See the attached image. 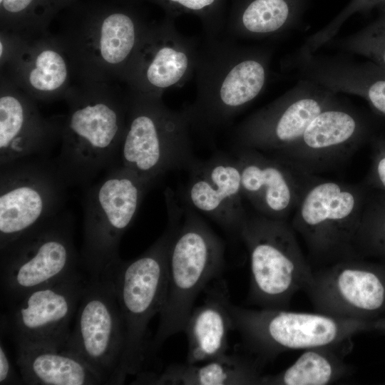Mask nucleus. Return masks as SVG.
<instances>
[{
	"label": "nucleus",
	"instance_id": "obj_1",
	"mask_svg": "<svg viewBox=\"0 0 385 385\" xmlns=\"http://www.w3.org/2000/svg\"><path fill=\"white\" fill-rule=\"evenodd\" d=\"M64 99L68 113L56 159L70 187H87L101 173L120 163L128 90L122 92L108 83L78 81Z\"/></svg>",
	"mask_w": 385,
	"mask_h": 385
},
{
	"label": "nucleus",
	"instance_id": "obj_2",
	"mask_svg": "<svg viewBox=\"0 0 385 385\" xmlns=\"http://www.w3.org/2000/svg\"><path fill=\"white\" fill-rule=\"evenodd\" d=\"M271 52L231 38L209 39L200 48L197 93L186 109L192 126L225 125L255 101L267 83Z\"/></svg>",
	"mask_w": 385,
	"mask_h": 385
},
{
	"label": "nucleus",
	"instance_id": "obj_3",
	"mask_svg": "<svg viewBox=\"0 0 385 385\" xmlns=\"http://www.w3.org/2000/svg\"><path fill=\"white\" fill-rule=\"evenodd\" d=\"M224 265V243L186 202L169 246L165 297L149 354L183 332L197 297L217 277Z\"/></svg>",
	"mask_w": 385,
	"mask_h": 385
},
{
	"label": "nucleus",
	"instance_id": "obj_4",
	"mask_svg": "<svg viewBox=\"0 0 385 385\" xmlns=\"http://www.w3.org/2000/svg\"><path fill=\"white\" fill-rule=\"evenodd\" d=\"M164 233L143 253L120 260L112 274L125 331V347L115 384L139 374L149 355L150 321L160 313L167 287L168 255L180 220L168 215Z\"/></svg>",
	"mask_w": 385,
	"mask_h": 385
},
{
	"label": "nucleus",
	"instance_id": "obj_5",
	"mask_svg": "<svg viewBox=\"0 0 385 385\" xmlns=\"http://www.w3.org/2000/svg\"><path fill=\"white\" fill-rule=\"evenodd\" d=\"M157 183L120 163L87 186L83 197L82 269L92 277L113 274L120 262L119 245L134 221L146 193Z\"/></svg>",
	"mask_w": 385,
	"mask_h": 385
},
{
	"label": "nucleus",
	"instance_id": "obj_6",
	"mask_svg": "<svg viewBox=\"0 0 385 385\" xmlns=\"http://www.w3.org/2000/svg\"><path fill=\"white\" fill-rule=\"evenodd\" d=\"M150 25L131 7H112L70 21L58 36L79 82L125 83Z\"/></svg>",
	"mask_w": 385,
	"mask_h": 385
},
{
	"label": "nucleus",
	"instance_id": "obj_7",
	"mask_svg": "<svg viewBox=\"0 0 385 385\" xmlns=\"http://www.w3.org/2000/svg\"><path fill=\"white\" fill-rule=\"evenodd\" d=\"M126 128L120 163L139 176L158 183L167 172L189 170L196 161L186 109L166 106L162 97L128 89Z\"/></svg>",
	"mask_w": 385,
	"mask_h": 385
},
{
	"label": "nucleus",
	"instance_id": "obj_8",
	"mask_svg": "<svg viewBox=\"0 0 385 385\" xmlns=\"http://www.w3.org/2000/svg\"><path fill=\"white\" fill-rule=\"evenodd\" d=\"M238 236L248 252V301L264 309H287L303 290L313 268L286 220L248 215Z\"/></svg>",
	"mask_w": 385,
	"mask_h": 385
},
{
	"label": "nucleus",
	"instance_id": "obj_9",
	"mask_svg": "<svg viewBox=\"0 0 385 385\" xmlns=\"http://www.w3.org/2000/svg\"><path fill=\"white\" fill-rule=\"evenodd\" d=\"M75 219L63 210L0 249V285L6 306L82 269Z\"/></svg>",
	"mask_w": 385,
	"mask_h": 385
},
{
	"label": "nucleus",
	"instance_id": "obj_10",
	"mask_svg": "<svg viewBox=\"0 0 385 385\" xmlns=\"http://www.w3.org/2000/svg\"><path fill=\"white\" fill-rule=\"evenodd\" d=\"M230 311L234 330L240 334L245 349L262 364L287 351L343 345L354 335L372 329L369 322L317 312L252 309L232 302Z\"/></svg>",
	"mask_w": 385,
	"mask_h": 385
},
{
	"label": "nucleus",
	"instance_id": "obj_11",
	"mask_svg": "<svg viewBox=\"0 0 385 385\" xmlns=\"http://www.w3.org/2000/svg\"><path fill=\"white\" fill-rule=\"evenodd\" d=\"M369 192L361 185L320 178L308 188L291 225L302 237L310 264L323 267L359 258L354 241Z\"/></svg>",
	"mask_w": 385,
	"mask_h": 385
},
{
	"label": "nucleus",
	"instance_id": "obj_12",
	"mask_svg": "<svg viewBox=\"0 0 385 385\" xmlns=\"http://www.w3.org/2000/svg\"><path fill=\"white\" fill-rule=\"evenodd\" d=\"M70 187L56 158L0 165V249L63 210Z\"/></svg>",
	"mask_w": 385,
	"mask_h": 385
},
{
	"label": "nucleus",
	"instance_id": "obj_13",
	"mask_svg": "<svg viewBox=\"0 0 385 385\" xmlns=\"http://www.w3.org/2000/svg\"><path fill=\"white\" fill-rule=\"evenodd\" d=\"M73 320L63 349L86 362L104 384H115L125 331L112 274L89 276Z\"/></svg>",
	"mask_w": 385,
	"mask_h": 385
},
{
	"label": "nucleus",
	"instance_id": "obj_14",
	"mask_svg": "<svg viewBox=\"0 0 385 385\" xmlns=\"http://www.w3.org/2000/svg\"><path fill=\"white\" fill-rule=\"evenodd\" d=\"M303 291L317 312L371 324L385 317V266L362 258L313 270Z\"/></svg>",
	"mask_w": 385,
	"mask_h": 385
},
{
	"label": "nucleus",
	"instance_id": "obj_15",
	"mask_svg": "<svg viewBox=\"0 0 385 385\" xmlns=\"http://www.w3.org/2000/svg\"><path fill=\"white\" fill-rule=\"evenodd\" d=\"M337 93L306 79L245 118L235 130L236 147L280 155L303 134L323 110L337 103Z\"/></svg>",
	"mask_w": 385,
	"mask_h": 385
},
{
	"label": "nucleus",
	"instance_id": "obj_16",
	"mask_svg": "<svg viewBox=\"0 0 385 385\" xmlns=\"http://www.w3.org/2000/svg\"><path fill=\"white\" fill-rule=\"evenodd\" d=\"M88 278L81 269L8 305L6 324L15 344L63 349Z\"/></svg>",
	"mask_w": 385,
	"mask_h": 385
},
{
	"label": "nucleus",
	"instance_id": "obj_17",
	"mask_svg": "<svg viewBox=\"0 0 385 385\" xmlns=\"http://www.w3.org/2000/svg\"><path fill=\"white\" fill-rule=\"evenodd\" d=\"M3 49L1 75L36 102L64 99L73 86L72 61L58 35L21 37L6 31Z\"/></svg>",
	"mask_w": 385,
	"mask_h": 385
},
{
	"label": "nucleus",
	"instance_id": "obj_18",
	"mask_svg": "<svg viewBox=\"0 0 385 385\" xmlns=\"http://www.w3.org/2000/svg\"><path fill=\"white\" fill-rule=\"evenodd\" d=\"M199 53L195 41L180 34L174 19L165 16L148 29L126 78L128 89L162 97L192 77Z\"/></svg>",
	"mask_w": 385,
	"mask_h": 385
},
{
	"label": "nucleus",
	"instance_id": "obj_19",
	"mask_svg": "<svg viewBox=\"0 0 385 385\" xmlns=\"http://www.w3.org/2000/svg\"><path fill=\"white\" fill-rule=\"evenodd\" d=\"M234 156L244 199L270 218L287 220L319 178L284 158L257 149L236 147Z\"/></svg>",
	"mask_w": 385,
	"mask_h": 385
},
{
	"label": "nucleus",
	"instance_id": "obj_20",
	"mask_svg": "<svg viewBox=\"0 0 385 385\" xmlns=\"http://www.w3.org/2000/svg\"><path fill=\"white\" fill-rule=\"evenodd\" d=\"M369 123L339 101L323 110L280 155L314 173L347 158L369 136Z\"/></svg>",
	"mask_w": 385,
	"mask_h": 385
},
{
	"label": "nucleus",
	"instance_id": "obj_21",
	"mask_svg": "<svg viewBox=\"0 0 385 385\" xmlns=\"http://www.w3.org/2000/svg\"><path fill=\"white\" fill-rule=\"evenodd\" d=\"M36 101L4 76L0 78V165L49 155L61 141L64 116L43 117Z\"/></svg>",
	"mask_w": 385,
	"mask_h": 385
},
{
	"label": "nucleus",
	"instance_id": "obj_22",
	"mask_svg": "<svg viewBox=\"0 0 385 385\" xmlns=\"http://www.w3.org/2000/svg\"><path fill=\"white\" fill-rule=\"evenodd\" d=\"M188 171L186 202L227 232L238 235L248 215L243 205L235 157L217 153L206 160L197 159Z\"/></svg>",
	"mask_w": 385,
	"mask_h": 385
},
{
	"label": "nucleus",
	"instance_id": "obj_23",
	"mask_svg": "<svg viewBox=\"0 0 385 385\" xmlns=\"http://www.w3.org/2000/svg\"><path fill=\"white\" fill-rule=\"evenodd\" d=\"M291 66L300 79L314 82L337 93L359 96L385 117V69L374 63L312 54L294 57Z\"/></svg>",
	"mask_w": 385,
	"mask_h": 385
},
{
	"label": "nucleus",
	"instance_id": "obj_24",
	"mask_svg": "<svg viewBox=\"0 0 385 385\" xmlns=\"http://www.w3.org/2000/svg\"><path fill=\"white\" fill-rule=\"evenodd\" d=\"M230 303L225 283L219 282L192 309L183 330L188 343L186 363H202L227 353L228 334L234 330Z\"/></svg>",
	"mask_w": 385,
	"mask_h": 385
},
{
	"label": "nucleus",
	"instance_id": "obj_25",
	"mask_svg": "<svg viewBox=\"0 0 385 385\" xmlns=\"http://www.w3.org/2000/svg\"><path fill=\"white\" fill-rule=\"evenodd\" d=\"M203 364H174L161 373L141 372L133 384L168 385L261 384L262 366L252 356L227 353Z\"/></svg>",
	"mask_w": 385,
	"mask_h": 385
},
{
	"label": "nucleus",
	"instance_id": "obj_26",
	"mask_svg": "<svg viewBox=\"0 0 385 385\" xmlns=\"http://www.w3.org/2000/svg\"><path fill=\"white\" fill-rule=\"evenodd\" d=\"M309 2L310 0H234L225 30L231 39L274 37L294 27Z\"/></svg>",
	"mask_w": 385,
	"mask_h": 385
},
{
	"label": "nucleus",
	"instance_id": "obj_27",
	"mask_svg": "<svg viewBox=\"0 0 385 385\" xmlns=\"http://www.w3.org/2000/svg\"><path fill=\"white\" fill-rule=\"evenodd\" d=\"M16 364L23 384L97 385L102 379L82 359L65 349L16 344Z\"/></svg>",
	"mask_w": 385,
	"mask_h": 385
},
{
	"label": "nucleus",
	"instance_id": "obj_28",
	"mask_svg": "<svg viewBox=\"0 0 385 385\" xmlns=\"http://www.w3.org/2000/svg\"><path fill=\"white\" fill-rule=\"evenodd\" d=\"M343 345L304 349L297 360L284 370L274 374L263 375L261 384L327 385L336 382L350 371L344 359L345 353L340 350Z\"/></svg>",
	"mask_w": 385,
	"mask_h": 385
},
{
	"label": "nucleus",
	"instance_id": "obj_29",
	"mask_svg": "<svg viewBox=\"0 0 385 385\" xmlns=\"http://www.w3.org/2000/svg\"><path fill=\"white\" fill-rule=\"evenodd\" d=\"M354 248L359 258L373 257L385 260V192H369Z\"/></svg>",
	"mask_w": 385,
	"mask_h": 385
},
{
	"label": "nucleus",
	"instance_id": "obj_30",
	"mask_svg": "<svg viewBox=\"0 0 385 385\" xmlns=\"http://www.w3.org/2000/svg\"><path fill=\"white\" fill-rule=\"evenodd\" d=\"M175 19L181 15L197 17L203 26L206 38H219L226 24V0H153Z\"/></svg>",
	"mask_w": 385,
	"mask_h": 385
},
{
	"label": "nucleus",
	"instance_id": "obj_31",
	"mask_svg": "<svg viewBox=\"0 0 385 385\" xmlns=\"http://www.w3.org/2000/svg\"><path fill=\"white\" fill-rule=\"evenodd\" d=\"M329 43L343 51L366 57L385 69V11L382 10L378 19L361 30Z\"/></svg>",
	"mask_w": 385,
	"mask_h": 385
},
{
	"label": "nucleus",
	"instance_id": "obj_32",
	"mask_svg": "<svg viewBox=\"0 0 385 385\" xmlns=\"http://www.w3.org/2000/svg\"><path fill=\"white\" fill-rule=\"evenodd\" d=\"M384 6L385 0H351L329 24L309 37L297 54L299 56L314 54L319 48L334 39L349 17L356 13H365L375 7Z\"/></svg>",
	"mask_w": 385,
	"mask_h": 385
},
{
	"label": "nucleus",
	"instance_id": "obj_33",
	"mask_svg": "<svg viewBox=\"0 0 385 385\" xmlns=\"http://www.w3.org/2000/svg\"><path fill=\"white\" fill-rule=\"evenodd\" d=\"M366 183L371 188L385 192V138L373 139L371 164Z\"/></svg>",
	"mask_w": 385,
	"mask_h": 385
},
{
	"label": "nucleus",
	"instance_id": "obj_34",
	"mask_svg": "<svg viewBox=\"0 0 385 385\" xmlns=\"http://www.w3.org/2000/svg\"><path fill=\"white\" fill-rule=\"evenodd\" d=\"M14 371L6 354L4 346L0 343V384H19V381L14 379Z\"/></svg>",
	"mask_w": 385,
	"mask_h": 385
},
{
	"label": "nucleus",
	"instance_id": "obj_35",
	"mask_svg": "<svg viewBox=\"0 0 385 385\" xmlns=\"http://www.w3.org/2000/svg\"><path fill=\"white\" fill-rule=\"evenodd\" d=\"M372 329L379 330L385 334V317L373 322Z\"/></svg>",
	"mask_w": 385,
	"mask_h": 385
},
{
	"label": "nucleus",
	"instance_id": "obj_36",
	"mask_svg": "<svg viewBox=\"0 0 385 385\" xmlns=\"http://www.w3.org/2000/svg\"><path fill=\"white\" fill-rule=\"evenodd\" d=\"M380 9H381V10H383V11H385V6H383V7H381V8H380Z\"/></svg>",
	"mask_w": 385,
	"mask_h": 385
}]
</instances>
